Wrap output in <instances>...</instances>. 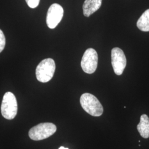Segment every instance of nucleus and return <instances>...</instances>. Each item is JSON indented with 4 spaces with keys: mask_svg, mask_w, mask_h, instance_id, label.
<instances>
[{
    "mask_svg": "<svg viewBox=\"0 0 149 149\" xmlns=\"http://www.w3.org/2000/svg\"><path fill=\"white\" fill-rule=\"evenodd\" d=\"M137 129L140 135L145 139L149 138V118L146 114H143L137 125Z\"/></svg>",
    "mask_w": 149,
    "mask_h": 149,
    "instance_id": "obj_9",
    "label": "nucleus"
},
{
    "mask_svg": "<svg viewBox=\"0 0 149 149\" xmlns=\"http://www.w3.org/2000/svg\"><path fill=\"white\" fill-rule=\"evenodd\" d=\"M80 103L85 111L93 117H99L103 114V108L101 103L92 94L84 93L80 97Z\"/></svg>",
    "mask_w": 149,
    "mask_h": 149,
    "instance_id": "obj_1",
    "label": "nucleus"
},
{
    "mask_svg": "<svg viewBox=\"0 0 149 149\" xmlns=\"http://www.w3.org/2000/svg\"><path fill=\"white\" fill-rule=\"evenodd\" d=\"M28 6L31 8H35L39 5L40 0H26Z\"/></svg>",
    "mask_w": 149,
    "mask_h": 149,
    "instance_id": "obj_12",
    "label": "nucleus"
},
{
    "mask_svg": "<svg viewBox=\"0 0 149 149\" xmlns=\"http://www.w3.org/2000/svg\"><path fill=\"white\" fill-rule=\"evenodd\" d=\"M112 65L115 74H122L127 65V59L123 51L119 48H114L111 52Z\"/></svg>",
    "mask_w": 149,
    "mask_h": 149,
    "instance_id": "obj_6",
    "label": "nucleus"
},
{
    "mask_svg": "<svg viewBox=\"0 0 149 149\" xmlns=\"http://www.w3.org/2000/svg\"><path fill=\"white\" fill-rule=\"evenodd\" d=\"M6 45V39L3 32L0 29V53L4 49Z\"/></svg>",
    "mask_w": 149,
    "mask_h": 149,
    "instance_id": "obj_11",
    "label": "nucleus"
},
{
    "mask_svg": "<svg viewBox=\"0 0 149 149\" xmlns=\"http://www.w3.org/2000/svg\"><path fill=\"white\" fill-rule=\"evenodd\" d=\"M137 27L143 32L149 31V9L146 10L137 22Z\"/></svg>",
    "mask_w": 149,
    "mask_h": 149,
    "instance_id": "obj_10",
    "label": "nucleus"
},
{
    "mask_svg": "<svg viewBox=\"0 0 149 149\" xmlns=\"http://www.w3.org/2000/svg\"><path fill=\"white\" fill-rule=\"evenodd\" d=\"M102 0H85L83 5V13L86 17H90L97 11L102 5Z\"/></svg>",
    "mask_w": 149,
    "mask_h": 149,
    "instance_id": "obj_8",
    "label": "nucleus"
},
{
    "mask_svg": "<svg viewBox=\"0 0 149 149\" xmlns=\"http://www.w3.org/2000/svg\"><path fill=\"white\" fill-rule=\"evenodd\" d=\"M18 111V105L16 97L11 92L4 95L1 107V114L6 119L11 120L16 117Z\"/></svg>",
    "mask_w": 149,
    "mask_h": 149,
    "instance_id": "obj_3",
    "label": "nucleus"
},
{
    "mask_svg": "<svg viewBox=\"0 0 149 149\" xmlns=\"http://www.w3.org/2000/svg\"><path fill=\"white\" fill-rule=\"evenodd\" d=\"M55 68V63L53 59H44L38 64L36 69V74L37 80L40 82H48L53 78Z\"/></svg>",
    "mask_w": 149,
    "mask_h": 149,
    "instance_id": "obj_2",
    "label": "nucleus"
},
{
    "mask_svg": "<svg viewBox=\"0 0 149 149\" xmlns=\"http://www.w3.org/2000/svg\"><path fill=\"white\" fill-rule=\"evenodd\" d=\"M59 149H69L68 148H65L64 146H61V147H60L59 148Z\"/></svg>",
    "mask_w": 149,
    "mask_h": 149,
    "instance_id": "obj_13",
    "label": "nucleus"
},
{
    "mask_svg": "<svg viewBox=\"0 0 149 149\" xmlns=\"http://www.w3.org/2000/svg\"><path fill=\"white\" fill-rule=\"evenodd\" d=\"M64 15V10L58 3L50 6L47 16V24L50 29H54L61 21Z\"/></svg>",
    "mask_w": 149,
    "mask_h": 149,
    "instance_id": "obj_7",
    "label": "nucleus"
},
{
    "mask_svg": "<svg viewBox=\"0 0 149 149\" xmlns=\"http://www.w3.org/2000/svg\"><path fill=\"white\" fill-rule=\"evenodd\" d=\"M98 54L93 48L87 49L84 54L81 66L83 71L88 74L94 73L96 71L98 65Z\"/></svg>",
    "mask_w": 149,
    "mask_h": 149,
    "instance_id": "obj_5",
    "label": "nucleus"
},
{
    "mask_svg": "<svg viewBox=\"0 0 149 149\" xmlns=\"http://www.w3.org/2000/svg\"><path fill=\"white\" fill-rule=\"evenodd\" d=\"M56 131V127L52 123H43L33 127L29 132V138L35 141L48 138Z\"/></svg>",
    "mask_w": 149,
    "mask_h": 149,
    "instance_id": "obj_4",
    "label": "nucleus"
}]
</instances>
